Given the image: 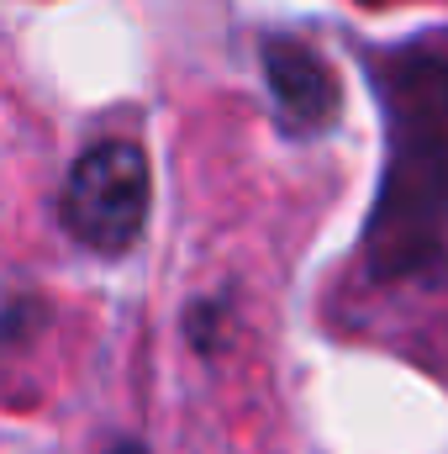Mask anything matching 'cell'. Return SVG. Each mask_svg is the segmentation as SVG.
Segmentation results:
<instances>
[{"mask_svg": "<svg viewBox=\"0 0 448 454\" xmlns=\"http://www.w3.org/2000/svg\"><path fill=\"white\" fill-rule=\"evenodd\" d=\"M148 201H153L148 153L132 137H106V143L85 148L80 164L69 169L58 217H64L69 238L80 248H90V254H127L143 238Z\"/></svg>", "mask_w": 448, "mask_h": 454, "instance_id": "obj_2", "label": "cell"}, {"mask_svg": "<svg viewBox=\"0 0 448 454\" xmlns=\"http://www.w3.org/2000/svg\"><path fill=\"white\" fill-rule=\"evenodd\" d=\"M369 5H385V0H369Z\"/></svg>", "mask_w": 448, "mask_h": 454, "instance_id": "obj_5", "label": "cell"}, {"mask_svg": "<svg viewBox=\"0 0 448 454\" xmlns=\"http://www.w3.org/2000/svg\"><path fill=\"white\" fill-rule=\"evenodd\" d=\"M264 80H269L280 127L296 137L328 132L343 112L333 64L301 37H264Z\"/></svg>", "mask_w": 448, "mask_h": 454, "instance_id": "obj_3", "label": "cell"}, {"mask_svg": "<svg viewBox=\"0 0 448 454\" xmlns=\"http://www.w3.org/2000/svg\"><path fill=\"white\" fill-rule=\"evenodd\" d=\"M364 74L385 121L364 264L375 280H438L448 270V32L364 48Z\"/></svg>", "mask_w": 448, "mask_h": 454, "instance_id": "obj_1", "label": "cell"}, {"mask_svg": "<svg viewBox=\"0 0 448 454\" xmlns=\"http://www.w3.org/2000/svg\"><path fill=\"white\" fill-rule=\"evenodd\" d=\"M112 454H148V450H143V444H116Z\"/></svg>", "mask_w": 448, "mask_h": 454, "instance_id": "obj_4", "label": "cell"}]
</instances>
